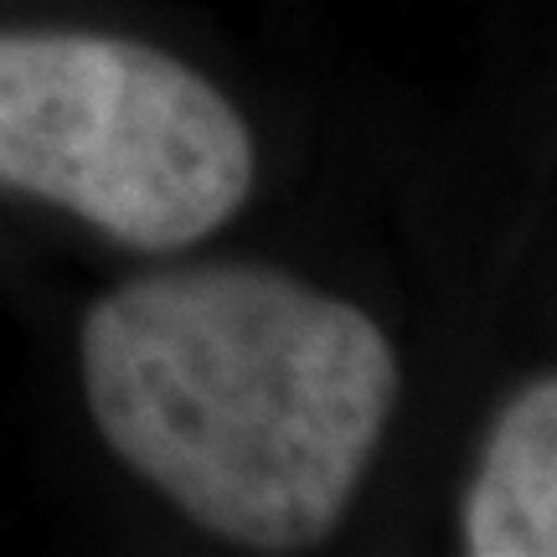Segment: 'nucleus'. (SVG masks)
Returning <instances> with one entry per match:
<instances>
[{
    "label": "nucleus",
    "instance_id": "3",
    "mask_svg": "<svg viewBox=\"0 0 557 557\" xmlns=\"http://www.w3.org/2000/svg\"><path fill=\"white\" fill-rule=\"evenodd\" d=\"M470 557H557V372L527 382L480 444L459 500Z\"/></svg>",
    "mask_w": 557,
    "mask_h": 557
},
{
    "label": "nucleus",
    "instance_id": "2",
    "mask_svg": "<svg viewBox=\"0 0 557 557\" xmlns=\"http://www.w3.org/2000/svg\"><path fill=\"white\" fill-rule=\"evenodd\" d=\"M259 145L197 67L109 32H0V186L171 253L238 218Z\"/></svg>",
    "mask_w": 557,
    "mask_h": 557
},
{
    "label": "nucleus",
    "instance_id": "1",
    "mask_svg": "<svg viewBox=\"0 0 557 557\" xmlns=\"http://www.w3.org/2000/svg\"><path fill=\"white\" fill-rule=\"evenodd\" d=\"M78 351L109 449L248 553L331 537L398 408L377 320L259 263L129 278L88 310Z\"/></svg>",
    "mask_w": 557,
    "mask_h": 557
}]
</instances>
